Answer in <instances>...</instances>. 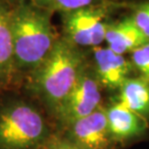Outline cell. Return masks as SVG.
Returning a JSON list of instances; mask_svg holds the SVG:
<instances>
[{"mask_svg": "<svg viewBox=\"0 0 149 149\" xmlns=\"http://www.w3.org/2000/svg\"><path fill=\"white\" fill-rule=\"evenodd\" d=\"M132 19L142 33L149 39V1L141 2L136 6Z\"/></svg>", "mask_w": 149, "mask_h": 149, "instance_id": "14", "label": "cell"}, {"mask_svg": "<svg viewBox=\"0 0 149 149\" xmlns=\"http://www.w3.org/2000/svg\"><path fill=\"white\" fill-rule=\"evenodd\" d=\"M58 133L79 149H113L115 144L109 133L104 106Z\"/></svg>", "mask_w": 149, "mask_h": 149, "instance_id": "6", "label": "cell"}, {"mask_svg": "<svg viewBox=\"0 0 149 149\" xmlns=\"http://www.w3.org/2000/svg\"><path fill=\"white\" fill-rule=\"evenodd\" d=\"M86 66L81 49L64 37L57 39L46 59L23 80L22 88L54 121L58 109Z\"/></svg>", "mask_w": 149, "mask_h": 149, "instance_id": "1", "label": "cell"}, {"mask_svg": "<svg viewBox=\"0 0 149 149\" xmlns=\"http://www.w3.org/2000/svg\"><path fill=\"white\" fill-rule=\"evenodd\" d=\"M14 59L17 74L22 84L43 62L55 45L47 10L32 5H20L11 13Z\"/></svg>", "mask_w": 149, "mask_h": 149, "instance_id": "3", "label": "cell"}, {"mask_svg": "<svg viewBox=\"0 0 149 149\" xmlns=\"http://www.w3.org/2000/svg\"><path fill=\"white\" fill-rule=\"evenodd\" d=\"M101 89L93 70L87 65L56 112L54 124L57 132L102 107Z\"/></svg>", "mask_w": 149, "mask_h": 149, "instance_id": "5", "label": "cell"}, {"mask_svg": "<svg viewBox=\"0 0 149 149\" xmlns=\"http://www.w3.org/2000/svg\"><path fill=\"white\" fill-rule=\"evenodd\" d=\"M54 121L22 87L0 91V149H47Z\"/></svg>", "mask_w": 149, "mask_h": 149, "instance_id": "2", "label": "cell"}, {"mask_svg": "<svg viewBox=\"0 0 149 149\" xmlns=\"http://www.w3.org/2000/svg\"><path fill=\"white\" fill-rule=\"evenodd\" d=\"M105 109L109 133L115 143L135 139L147 130V119L118 101L115 100V102L105 107Z\"/></svg>", "mask_w": 149, "mask_h": 149, "instance_id": "8", "label": "cell"}, {"mask_svg": "<svg viewBox=\"0 0 149 149\" xmlns=\"http://www.w3.org/2000/svg\"><path fill=\"white\" fill-rule=\"evenodd\" d=\"M38 5L45 10L68 13L77 9L102 4L104 0H36Z\"/></svg>", "mask_w": 149, "mask_h": 149, "instance_id": "12", "label": "cell"}, {"mask_svg": "<svg viewBox=\"0 0 149 149\" xmlns=\"http://www.w3.org/2000/svg\"><path fill=\"white\" fill-rule=\"evenodd\" d=\"M93 70L101 87L108 90H119L135 70L132 62L124 55L118 54L108 47L92 49Z\"/></svg>", "mask_w": 149, "mask_h": 149, "instance_id": "7", "label": "cell"}, {"mask_svg": "<svg viewBox=\"0 0 149 149\" xmlns=\"http://www.w3.org/2000/svg\"><path fill=\"white\" fill-rule=\"evenodd\" d=\"M116 101L144 118L149 117V80L142 77H130L119 89Z\"/></svg>", "mask_w": 149, "mask_h": 149, "instance_id": "11", "label": "cell"}, {"mask_svg": "<svg viewBox=\"0 0 149 149\" xmlns=\"http://www.w3.org/2000/svg\"><path fill=\"white\" fill-rule=\"evenodd\" d=\"M107 8L102 3L64 13V38L79 49L100 47L111 23Z\"/></svg>", "mask_w": 149, "mask_h": 149, "instance_id": "4", "label": "cell"}, {"mask_svg": "<svg viewBox=\"0 0 149 149\" xmlns=\"http://www.w3.org/2000/svg\"><path fill=\"white\" fill-rule=\"evenodd\" d=\"M131 62L141 77L149 80V42L131 52Z\"/></svg>", "mask_w": 149, "mask_h": 149, "instance_id": "13", "label": "cell"}, {"mask_svg": "<svg viewBox=\"0 0 149 149\" xmlns=\"http://www.w3.org/2000/svg\"><path fill=\"white\" fill-rule=\"evenodd\" d=\"M105 42L109 49L124 55L147 44L149 39L138 27L132 17H129L117 22L109 23Z\"/></svg>", "mask_w": 149, "mask_h": 149, "instance_id": "10", "label": "cell"}, {"mask_svg": "<svg viewBox=\"0 0 149 149\" xmlns=\"http://www.w3.org/2000/svg\"><path fill=\"white\" fill-rule=\"evenodd\" d=\"M22 87L14 59L11 13L0 3V91Z\"/></svg>", "mask_w": 149, "mask_h": 149, "instance_id": "9", "label": "cell"}, {"mask_svg": "<svg viewBox=\"0 0 149 149\" xmlns=\"http://www.w3.org/2000/svg\"><path fill=\"white\" fill-rule=\"evenodd\" d=\"M47 149H79L77 145H74L73 142L68 141L66 138H64L61 134L56 132V134L50 139Z\"/></svg>", "mask_w": 149, "mask_h": 149, "instance_id": "15", "label": "cell"}]
</instances>
